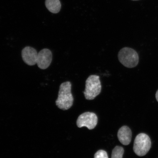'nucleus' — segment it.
Listing matches in <instances>:
<instances>
[{
	"label": "nucleus",
	"mask_w": 158,
	"mask_h": 158,
	"mask_svg": "<svg viewBox=\"0 0 158 158\" xmlns=\"http://www.w3.org/2000/svg\"><path fill=\"white\" fill-rule=\"evenodd\" d=\"M156 98L158 102V90H157L156 93Z\"/></svg>",
	"instance_id": "nucleus-12"
},
{
	"label": "nucleus",
	"mask_w": 158,
	"mask_h": 158,
	"mask_svg": "<svg viewBox=\"0 0 158 158\" xmlns=\"http://www.w3.org/2000/svg\"><path fill=\"white\" fill-rule=\"evenodd\" d=\"M102 89L100 77L96 75H90L86 81L84 92L85 98L88 100H94L100 94Z\"/></svg>",
	"instance_id": "nucleus-2"
},
{
	"label": "nucleus",
	"mask_w": 158,
	"mask_h": 158,
	"mask_svg": "<svg viewBox=\"0 0 158 158\" xmlns=\"http://www.w3.org/2000/svg\"><path fill=\"white\" fill-rule=\"evenodd\" d=\"M45 5L51 13L56 14L60 11L61 5L59 0H46Z\"/></svg>",
	"instance_id": "nucleus-9"
},
{
	"label": "nucleus",
	"mask_w": 158,
	"mask_h": 158,
	"mask_svg": "<svg viewBox=\"0 0 158 158\" xmlns=\"http://www.w3.org/2000/svg\"><path fill=\"white\" fill-rule=\"evenodd\" d=\"M72 84L70 82L62 83L59 87L56 105L60 109L67 110L72 107L73 103V97L71 92Z\"/></svg>",
	"instance_id": "nucleus-1"
},
{
	"label": "nucleus",
	"mask_w": 158,
	"mask_h": 158,
	"mask_svg": "<svg viewBox=\"0 0 158 158\" xmlns=\"http://www.w3.org/2000/svg\"><path fill=\"white\" fill-rule=\"evenodd\" d=\"M23 62L29 66H34L37 64L38 53L32 47L27 46L23 48L21 52Z\"/></svg>",
	"instance_id": "nucleus-7"
},
{
	"label": "nucleus",
	"mask_w": 158,
	"mask_h": 158,
	"mask_svg": "<svg viewBox=\"0 0 158 158\" xmlns=\"http://www.w3.org/2000/svg\"><path fill=\"white\" fill-rule=\"evenodd\" d=\"M98 121V117L95 114L86 112L79 116L77 124L79 128L86 127L89 130H92L96 127Z\"/></svg>",
	"instance_id": "nucleus-5"
},
{
	"label": "nucleus",
	"mask_w": 158,
	"mask_h": 158,
	"mask_svg": "<svg viewBox=\"0 0 158 158\" xmlns=\"http://www.w3.org/2000/svg\"><path fill=\"white\" fill-rule=\"evenodd\" d=\"M118 60L126 68H132L137 66L139 62V56L134 49L125 47L120 49L118 54Z\"/></svg>",
	"instance_id": "nucleus-3"
},
{
	"label": "nucleus",
	"mask_w": 158,
	"mask_h": 158,
	"mask_svg": "<svg viewBox=\"0 0 158 158\" xmlns=\"http://www.w3.org/2000/svg\"><path fill=\"white\" fill-rule=\"evenodd\" d=\"M118 137L119 141L124 145H128L131 143L132 132L127 126L120 128L118 133Z\"/></svg>",
	"instance_id": "nucleus-8"
},
{
	"label": "nucleus",
	"mask_w": 158,
	"mask_h": 158,
	"mask_svg": "<svg viewBox=\"0 0 158 158\" xmlns=\"http://www.w3.org/2000/svg\"><path fill=\"white\" fill-rule=\"evenodd\" d=\"M124 153L123 148L120 146H116L112 151L111 158H123Z\"/></svg>",
	"instance_id": "nucleus-10"
},
{
	"label": "nucleus",
	"mask_w": 158,
	"mask_h": 158,
	"mask_svg": "<svg viewBox=\"0 0 158 158\" xmlns=\"http://www.w3.org/2000/svg\"><path fill=\"white\" fill-rule=\"evenodd\" d=\"M52 59L51 51L48 49H43L38 53L36 64L40 69L45 70L50 66Z\"/></svg>",
	"instance_id": "nucleus-6"
},
{
	"label": "nucleus",
	"mask_w": 158,
	"mask_h": 158,
	"mask_svg": "<svg viewBox=\"0 0 158 158\" xmlns=\"http://www.w3.org/2000/svg\"><path fill=\"white\" fill-rule=\"evenodd\" d=\"M94 158H108V157L106 152L100 150L95 154Z\"/></svg>",
	"instance_id": "nucleus-11"
},
{
	"label": "nucleus",
	"mask_w": 158,
	"mask_h": 158,
	"mask_svg": "<svg viewBox=\"0 0 158 158\" xmlns=\"http://www.w3.org/2000/svg\"><path fill=\"white\" fill-rule=\"evenodd\" d=\"M151 139L147 134H138L134 140L133 150L136 155L140 157L147 155L151 147Z\"/></svg>",
	"instance_id": "nucleus-4"
},
{
	"label": "nucleus",
	"mask_w": 158,
	"mask_h": 158,
	"mask_svg": "<svg viewBox=\"0 0 158 158\" xmlns=\"http://www.w3.org/2000/svg\"><path fill=\"white\" fill-rule=\"evenodd\" d=\"M133 1H138V0H133Z\"/></svg>",
	"instance_id": "nucleus-13"
}]
</instances>
